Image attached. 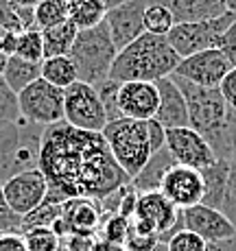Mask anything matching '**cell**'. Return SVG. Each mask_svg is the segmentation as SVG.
I'll list each match as a JSON object with an SVG mask.
<instances>
[{"label":"cell","mask_w":236,"mask_h":251,"mask_svg":"<svg viewBox=\"0 0 236 251\" xmlns=\"http://www.w3.org/2000/svg\"><path fill=\"white\" fill-rule=\"evenodd\" d=\"M228 131H230V147H232V162H236V109H230Z\"/></svg>","instance_id":"44"},{"label":"cell","mask_w":236,"mask_h":251,"mask_svg":"<svg viewBox=\"0 0 236 251\" xmlns=\"http://www.w3.org/2000/svg\"><path fill=\"white\" fill-rule=\"evenodd\" d=\"M2 195L7 205L16 212L18 216L31 214L35 207H40L48 197V181L40 168L26 171L20 175L11 177L7 183H2Z\"/></svg>","instance_id":"10"},{"label":"cell","mask_w":236,"mask_h":251,"mask_svg":"<svg viewBox=\"0 0 236 251\" xmlns=\"http://www.w3.org/2000/svg\"><path fill=\"white\" fill-rule=\"evenodd\" d=\"M18 118H22L20 105H18V94L4 83V79H0V127L13 123Z\"/></svg>","instance_id":"33"},{"label":"cell","mask_w":236,"mask_h":251,"mask_svg":"<svg viewBox=\"0 0 236 251\" xmlns=\"http://www.w3.org/2000/svg\"><path fill=\"white\" fill-rule=\"evenodd\" d=\"M116 46L112 42L107 24H99L88 31H79L72 44L70 59L77 68V76L81 83L99 85L109 79L112 66L116 61Z\"/></svg>","instance_id":"5"},{"label":"cell","mask_w":236,"mask_h":251,"mask_svg":"<svg viewBox=\"0 0 236 251\" xmlns=\"http://www.w3.org/2000/svg\"><path fill=\"white\" fill-rule=\"evenodd\" d=\"M160 107V90L157 83L149 81H125L118 88V109L123 118L153 120Z\"/></svg>","instance_id":"15"},{"label":"cell","mask_w":236,"mask_h":251,"mask_svg":"<svg viewBox=\"0 0 236 251\" xmlns=\"http://www.w3.org/2000/svg\"><path fill=\"white\" fill-rule=\"evenodd\" d=\"M96 238L92 234H68L61 240V247L66 251H92Z\"/></svg>","instance_id":"39"},{"label":"cell","mask_w":236,"mask_h":251,"mask_svg":"<svg viewBox=\"0 0 236 251\" xmlns=\"http://www.w3.org/2000/svg\"><path fill=\"white\" fill-rule=\"evenodd\" d=\"M0 28H2V31L22 33V24H20V18H18V11L9 0H0Z\"/></svg>","instance_id":"37"},{"label":"cell","mask_w":236,"mask_h":251,"mask_svg":"<svg viewBox=\"0 0 236 251\" xmlns=\"http://www.w3.org/2000/svg\"><path fill=\"white\" fill-rule=\"evenodd\" d=\"M221 212L236 229V162H230V175L225 183L223 201H221Z\"/></svg>","instance_id":"35"},{"label":"cell","mask_w":236,"mask_h":251,"mask_svg":"<svg viewBox=\"0 0 236 251\" xmlns=\"http://www.w3.org/2000/svg\"><path fill=\"white\" fill-rule=\"evenodd\" d=\"M103 138L114 160L127 173L129 179H133L153 155L147 120L142 123V120L120 118L107 123V127L103 129Z\"/></svg>","instance_id":"6"},{"label":"cell","mask_w":236,"mask_h":251,"mask_svg":"<svg viewBox=\"0 0 236 251\" xmlns=\"http://www.w3.org/2000/svg\"><path fill=\"white\" fill-rule=\"evenodd\" d=\"M64 123L81 131L103 133V129L107 127V114L94 85L77 81L66 90Z\"/></svg>","instance_id":"8"},{"label":"cell","mask_w":236,"mask_h":251,"mask_svg":"<svg viewBox=\"0 0 236 251\" xmlns=\"http://www.w3.org/2000/svg\"><path fill=\"white\" fill-rule=\"evenodd\" d=\"M16 57L33 64L44 61V42H42V31H24L18 35V48Z\"/></svg>","instance_id":"29"},{"label":"cell","mask_w":236,"mask_h":251,"mask_svg":"<svg viewBox=\"0 0 236 251\" xmlns=\"http://www.w3.org/2000/svg\"><path fill=\"white\" fill-rule=\"evenodd\" d=\"M64 99L66 90L55 88L44 79H37L33 85L18 94L20 116L44 129L59 125L64 123Z\"/></svg>","instance_id":"9"},{"label":"cell","mask_w":236,"mask_h":251,"mask_svg":"<svg viewBox=\"0 0 236 251\" xmlns=\"http://www.w3.org/2000/svg\"><path fill=\"white\" fill-rule=\"evenodd\" d=\"M61 219V205L57 203H51V201H44L40 207L26 214L22 219V229H31V227H52L57 221Z\"/></svg>","instance_id":"30"},{"label":"cell","mask_w":236,"mask_h":251,"mask_svg":"<svg viewBox=\"0 0 236 251\" xmlns=\"http://www.w3.org/2000/svg\"><path fill=\"white\" fill-rule=\"evenodd\" d=\"M2 33H4V31H2V28H0V37H2Z\"/></svg>","instance_id":"51"},{"label":"cell","mask_w":236,"mask_h":251,"mask_svg":"<svg viewBox=\"0 0 236 251\" xmlns=\"http://www.w3.org/2000/svg\"><path fill=\"white\" fill-rule=\"evenodd\" d=\"M61 221L68 227V234H99L101 221V207L92 199H70L61 203Z\"/></svg>","instance_id":"18"},{"label":"cell","mask_w":236,"mask_h":251,"mask_svg":"<svg viewBox=\"0 0 236 251\" xmlns=\"http://www.w3.org/2000/svg\"><path fill=\"white\" fill-rule=\"evenodd\" d=\"M166 251H206L208 243L201 236L192 234L188 229H180L166 240Z\"/></svg>","instance_id":"34"},{"label":"cell","mask_w":236,"mask_h":251,"mask_svg":"<svg viewBox=\"0 0 236 251\" xmlns=\"http://www.w3.org/2000/svg\"><path fill=\"white\" fill-rule=\"evenodd\" d=\"M230 162L232 160H216L212 166L201 171V177H204V199H201V203L204 205L221 210L225 183H228L230 175Z\"/></svg>","instance_id":"21"},{"label":"cell","mask_w":236,"mask_h":251,"mask_svg":"<svg viewBox=\"0 0 236 251\" xmlns=\"http://www.w3.org/2000/svg\"><path fill=\"white\" fill-rule=\"evenodd\" d=\"M42 79L59 90H68L72 83L79 81L77 68L68 55L66 57H48L42 61Z\"/></svg>","instance_id":"25"},{"label":"cell","mask_w":236,"mask_h":251,"mask_svg":"<svg viewBox=\"0 0 236 251\" xmlns=\"http://www.w3.org/2000/svg\"><path fill=\"white\" fill-rule=\"evenodd\" d=\"M64 2H72V0H64Z\"/></svg>","instance_id":"52"},{"label":"cell","mask_w":236,"mask_h":251,"mask_svg":"<svg viewBox=\"0 0 236 251\" xmlns=\"http://www.w3.org/2000/svg\"><path fill=\"white\" fill-rule=\"evenodd\" d=\"M157 90H160V107H157L156 120L166 129H180L188 127V107H186V99L173 76L157 81Z\"/></svg>","instance_id":"17"},{"label":"cell","mask_w":236,"mask_h":251,"mask_svg":"<svg viewBox=\"0 0 236 251\" xmlns=\"http://www.w3.org/2000/svg\"><path fill=\"white\" fill-rule=\"evenodd\" d=\"M223 2H225V7H228L230 11L236 13V0H223Z\"/></svg>","instance_id":"50"},{"label":"cell","mask_w":236,"mask_h":251,"mask_svg":"<svg viewBox=\"0 0 236 251\" xmlns=\"http://www.w3.org/2000/svg\"><path fill=\"white\" fill-rule=\"evenodd\" d=\"M219 50L223 52V57L228 59L230 68L236 70V22L228 28V33L223 35V40H221V44H219Z\"/></svg>","instance_id":"40"},{"label":"cell","mask_w":236,"mask_h":251,"mask_svg":"<svg viewBox=\"0 0 236 251\" xmlns=\"http://www.w3.org/2000/svg\"><path fill=\"white\" fill-rule=\"evenodd\" d=\"M99 236L101 240H107V243H116L125 247V240L129 236V219L120 214H109L103 216L101 221V227H99Z\"/></svg>","instance_id":"31"},{"label":"cell","mask_w":236,"mask_h":251,"mask_svg":"<svg viewBox=\"0 0 236 251\" xmlns=\"http://www.w3.org/2000/svg\"><path fill=\"white\" fill-rule=\"evenodd\" d=\"M228 72L230 64L223 52L219 48H210V50H201L197 55L182 59L173 75L199 88H219Z\"/></svg>","instance_id":"11"},{"label":"cell","mask_w":236,"mask_h":251,"mask_svg":"<svg viewBox=\"0 0 236 251\" xmlns=\"http://www.w3.org/2000/svg\"><path fill=\"white\" fill-rule=\"evenodd\" d=\"M24 243L28 251H59L61 238L52 231V227H31L24 229Z\"/></svg>","instance_id":"28"},{"label":"cell","mask_w":236,"mask_h":251,"mask_svg":"<svg viewBox=\"0 0 236 251\" xmlns=\"http://www.w3.org/2000/svg\"><path fill=\"white\" fill-rule=\"evenodd\" d=\"M77 26L72 22H64L59 26H52L42 31V42H44V59L48 57H66L70 55L72 44L77 40Z\"/></svg>","instance_id":"24"},{"label":"cell","mask_w":236,"mask_h":251,"mask_svg":"<svg viewBox=\"0 0 236 251\" xmlns=\"http://www.w3.org/2000/svg\"><path fill=\"white\" fill-rule=\"evenodd\" d=\"M18 35H20V33H16V31H4L2 33V37H0V52H2V55H7V57L16 55Z\"/></svg>","instance_id":"43"},{"label":"cell","mask_w":236,"mask_h":251,"mask_svg":"<svg viewBox=\"0 0 236 251\" xmlns=\"http://www.w3.org/2000/svg\"><path fill=\"white\" fill-rule=\"evenodd\" d=\"M160 245L157 236H144L136 234V231L129 229V236L125 240V249L127 251H156V247Z\"/></svg>","instance_id":"38"},{"label":"cell","mask_w":236,"mask_h":251,"mask_svg":"<svg viewBox=\"0 0 236 251\" xmlns=\"http://www.w3.org/2000/svg\"><path fill=\"white\" fill-rule=\"evenodd\" d=\"M101 2L105 4V9H107V11H112V9L120 7V4H127L129 0H101Z\"/></svg>","instance_id":"48"},{"label":"cell","mask_w":236,"mask_h":251,"mask_svg":"<svg viewBox=\"0 0 236 251\" xmlns=\"http://www.w3.org/2000/svg\"><path fill=\"white\" fill-rule=\"evenodd\" d=\"M160 192L177 210H186V207L201 203V199H204V177H201V171L175 164L164 175V179H162Z\"/></svg>","instance_id":"13"},{"label":"cell","mask_w":236,"mask_h":251,"mask_svg":"<svg viewBox=\"0 0 236 251\" xmlns=\"http://www.w3.org/2000/svg\"><path fill=\"white\" fill-rule=\"evenodd\" d=\"M7 61H9V57L0 52V79L4 76V70H7Z\"/></svg>","instance_id":"49"},{"label":"cell","mask_w":236,"mask_h":251,"mask_svg":"<svg viewBox=\"0 0 236 251\" xmlns=\"http://www.w3.org/2000/svg\"><path fill=\"white\" fill-rule=\"evenodd\" d=\"M166 149L173 155V160L182 166H190L197 171L212 166L216 162V155L204 136L190 127H180V129H168L166 131Z\"/></svg>","instance_id":"12"},{"label":"cell","mask_w":236,"mask_h":251,"mask_svg":"<svg viewBox=\"0 0 236 251\" xmlns=\"http://www.w3.org/2000/svg\"><path fill=\"white\" fill-rule=\"evenodd\" d=\"M107 9L101 0H72L68 2V22L77 26V31H88L105 22Z\"/></svg>","instance_id":"23"},{"label":"cell","mask_w":236,"mask_h":251,"mask_svg":"<svg viewBox=\"0 0 236 251\" xmlns=\"http://www.w3.org/2000/svg\"><path fill=\"white\" fill-rule=\"evenodd\" d=\"M68 22V2L64 0H42L35 7V24L40 31Z\"/></svg>","instance_id":"27"},{"label":"cell","mask_w":236,"mask_h":251,"mask_svg":"<svg viewBox=\"0 0 236 251\" xmlns=\"http://www.w3.org/2000/svg\"><path fill=\"white\" fill-rule=\"evenodd\" d=\"M40 171L48 181L46 201L57 205L70 199L101 203L105 197L131 183L114 160L103 133L81 131L66 123L46 127Z\"/></svg>","instance_id":"1"},{"label":"cell","mask_w":236,"mask_h":251,"mask_svg":"<svg viewBox=\"0 0 236 251\" xmlns=\"http://www.w3.org/2000/svg\"><path fill=\"white\" fill-rule=\"evenodd\" d=\"M182 223H184V229L201 236L206 243H221V240L236 238L234 225L225 219L223 212L204 203L182 210Z\"/></svg>","instance_id":"16"},{"label":"cell","mask_w":236,"mask_h":251,"mask_svg":"<svg viewBox=\"0 0 236 251\" xmlns=\"http://www.w3.org/2000/svg\"><path fill=\"white\" fill-rule=\"evenodd\" d=\"M0 251H28L24 243L22 231H9V234H0Z\"/></svg>","instance_id":"42"},{"label":"cell","mask_w":236,"mask_h":251,"mask_svg":"<svg viewBox=\"0 0 236 251\" xmlns=\"http://www.w3.org/2000/svg\"><path fill=\"white\" fill-rule=\"evenodd\" d=\"M4 83L9 85L16 94H20L33 85L37 79H42V64H33V61L20 59V57H9L7 61V70H4Z\"/></svg>","instance_id":"22"},{"label":"cell","mask_w":236,"mask_h":251,"mask_svg":"<svg viewBox=\"0 0 236 251\" xmlns=\"http://www.w3.org/2000/svg\"><path fill=\"white\" fill-rule=\"evenodd\" d=\"M147 4L149 0H129L127 4H120V7L107 11L105 24H107L109 35H112V42L118 52L147 33L144 31Z\"/></svg>","instance_id":"14"},{"label":"cell","mask_w":236,"mask_h":251,"mask_svg":"<svg viewBox=\"0 0 236 251\" xmlns=\"http://www.w3.org/2000/svg\"><path fill=\"white\" fill-rule=\"evenodd\" d=\"M92 251H127L123 245H116V243H107V240H96L94 249Z\"/></svg>","instance_id":"46"},{"label":"cell","mask_w":236,"mask_h":251,"mask_svg":"<svg viewBox=\"0 0 236 251\" xmlns=\"http://www.w3.org/2000/svg\"><path fill=\"white\" fill-rule=\"evenodd\" d=\"M13 7H22V9H35L42 0H9Z\"/></svg>","instance_id":"47"},{"label":"cell","mask_w":236,"mask_h":251,"mask_svg":"<svg viewBox=\"0 0 236 251\" xmlns=\"http://www.w3.org/2000/svg\"><path fill=\"white\" fill-rule=\"evenodd\" d=\"M175 160L168 153V149H160L157 153H153L151 160L144 164V168L138 173L131 179V188L138 192V195H144V192H157L162 186V179L173 166H175Z\"/></svg>","instance_id":"20"},{"label":"cell","mask_w":236,"mask_h":251,"mask_svg":"<svg viewBox=\"0 0 236 251\" xmlns=\"http://www.w3.org/2000/svg\"><path fill=\"white\" fill-rule=\"evenodd\" d=\"M175 26V18H173L171 9L160 0H149L147 11H144V31L151 35L166 37Z\"/></svg>","instance_id":"26"},{"label":"cell","mask_w":236,"mask_h":251,"mask_svg":"<svg viewBox=\"0 0 236 251\" xmlns=\"http://www.w3.org/2000/svg\"><path fill=\"white\" fill-rule=\"evenodd\" d=\"M94 88L101 96V103H103V107H105V114H107V123H114V120L123 118V114H120V109H118V88H120L118 81L107 79V81H103V83L94 85Z\"/></svg>","instance_id":"32"},{"label":"cell","mask_w":236,"mask_h":251,"mask_svg":"<svg viewBox=\"0 0 236 251\" xmlns=\"http://www.w3.org/2000/svg\"><path fill=\"white\" fill-rule=\"evenodd\" d=\"M171 9L175 24H195L221 18L230 11L223 0H160Z\"/></svg>","instance_id":"19"},{"label":"cell","mask_w":236,"mask_h":251,"mask_svg":"<svg viewBox=\"0 0 236 251\" xmlns=\"http://www.w3.org/2000/svg\"><path fill=\"white\" fill-rule=\"evenodd\" d=\"M177 88L182 90L188 107V127L195 129L206 142L212 147L216 160H232V147H230L228 116L230 107L221 96L219 88H199L180 76L171 75Z\"/></svg>","instance_id":"2"},{"label":"cell","mask_w":236,"mask_h":251,"mask_svg":"<svg viewBox=\"0 0 236 251\" xmlns=\"http://www.w3.org/2000/svg\"><path fill=\"white\" fill-rule=\"evenodd\" d=\"M236 22V13L228 11L225 16L214 20L195 22V24H175L173 31L166 35L168 44L180 55V59H186L190 55H197L201 50L219 48L228 28Z\"/></svg>","instance_id":"7"},{"label":"cell","mask_w":236,"mask_h":251,"mask_svg":"<svg viewBox=\"0 0 236 251\" xmlns=\"http://www.w3.org/2000/svg\"><path fill=\"white\" fill-rule=\"evenodd\" d=\"M44 127L18 118L0 127V186L11 177L40 168Z\"/></svg>","instance_id":"4"},{"label":"cell","mask_w":236,"mask_h":251,"mask_svg":"<svg viewBox=\"0 0 236 251\" xmlns=\"http://www.w3.org/2000/svg\"><path fill=\"white\" fill-rule=\"evenodd\" d=\"M206 251H236V238L221 240V243H208V249Z\"/></svg>","instance_id":"45"},{"label":"cell","mask_w":236,"mask_h":251,"mask_svg":"<svg viewBox=\"0 0 236 251\" xmlns=\"http://www.w3.org/2000/svg\"><path fill=\"white\" fill-rule=\"evenodd\" d=\"M22 229V216H18L11 207L7 205L2 195V186H0V234H9V231H20Z\"/></svg>","instance_id":"36"},{"label":"cell","mask_w":236,"mask_h":251,"mask_svg":"<svg viewBox=\"0 0 236 251\" xmlns=\"http://www.w3.org/2000/svg\"><path fill=\"white\" fill-rule=\"evenodd\" d=\"M180 55L171 48L166 37L144 33L133 44L116 55V61L112 66L109 79L125 83V81H149L157 83L160 79H166L180 66Z\"/></svg>","instance_id":"3"},{"label":"cell","mask_w":236,"mask_h":251,"mask_svg":"<svg viewBox=\"0 0 236 251\" xmlns=\"http://www.w3.org/2000/svg\"><path fill=\"white\" fill-rule=\"evenodd\" d=\"M219 92H221V96L225 99L228 107L230 109H236V70L234 68H230V72L225 75V79L221 81Z\"/></svg>","instance_id":"41"}]
</instances>
